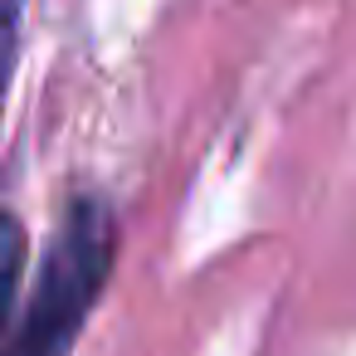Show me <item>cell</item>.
Masks as SVG:
<instances>
[{
  "label": "cell",
  "mask_w": 356,
  "mask_h": 356,
  "mask_svg": "<svg viewBox=\"0 0 356 356\" xmlns=\"http://www.w3.org/2000/svg\"><path fill=\"white\" fill-rule=\"evenodd\" d=\"M20 273H25V229L10 210H0V327H6V317L15 307Z\"/></svg>",
  "instance_id": "cell-2"
},
{
  "label": "cell",
  "mask_w": 356,
  "mask_h": 356,
  "mask_svg": "<svg viewBox=\"0 0 356 356\" xmlns=\"http://www.w3.org/2000/svg\"><path fill=\"white\" fill-rule=\"evenodd\" d=\"M118 254V225L103 200H74L44 249L25 322L0 356H69Z\"/></svg>",
  "instance_id": "cell-1"
},
{
  "label": "cell",
  "mask_w": 356,
  "mask_h": 356,
  "mask_svg": "<svg viewBox=\"0 0 356 356\" xmlns=\"http://www.w3.org/2000/svg\"><path fill=\"white\" fill-rule=\"evenodd\" d=\"M20 6H25V0H0V93H6V74H10V59H15Z\"/></svg>",
  "instance_id": "cell-3"
}]
</instances>
